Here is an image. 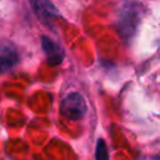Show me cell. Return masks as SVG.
<instances>
[{
  "label": "cell",
  "instance_id": "6da1fadb",
  "mask_svg": "<svg viewBox=\"0 0 160 160\" xmlns=\"http://www.w3.org/2000/svg\"><path fill=\"white\" fill-rule=\"evenodd\" d=\"M141 5L134 1L124 2L120 8L118 30L124 40L131 39L138 29V25L141 19Z\"/></svg>",
  "mask_w": 160,
  "mask_h": 160
},
{
  "label": "cell",
  "instance_id": "7a4b0ae2",
  "mask_svg": "<svg viewBox=\"0 0 160 160\" xmlns=\"http://www.w3.org/2000/svg\"><path fill=\"white\" fill-rule=\"evenodd\" d=\"M60 111L70 120H80L86 112V101L81 94L71 92L62 99Z\"/></svg>",
  "mask_w": 160,
  "mask_h": 160
},
{
  "label": "cell",
  "instance_id": "3957f363",
  "mask_svg": "<svg viewBox=\"0 0 160 160\" xmlns=\"http://www.w3.org/2000/svg\"><path fill=\"white\" fill-rule=\"evenodd\" d=\"M29 2L32 11L42 24L50 25L56 18L60 16L59 10L51 2V0H29Z\"/></svg>",
  "mask_w": 160,
  "mask_h": 160
},
{
  "label": "cell",
  "instance_id": "277c9868",
  "mask_svg": "<svg viewBox=\"0 0 160 160\" xmlns=\"http://www.w3.org/2000/svg\"><path fill=\"white\" fill-rule=\"evenodd\" d=\"M19 52L14 44L0 40V74L8 72L19 62Z\"/></svg>",
  "mask_w": 160,
  "mask_h": 160
},
{
  "label": "cell",
  "instance_id": "5b68a950",
  "mask_svg": "<svg viewBox=\"0 0 160 160\" xmlns=\"http://www.w3.org/2000/svg\"><path fill=\"white\" fill-rule=\"evenodd\" d=\"M41 45L46 55V60L51 66H56L61 64L64 59V50L58 42H55L48 36H41Z\"/></svg>",
  "mask_w": 160,
  "mask_h": 160
},
{
  "label": "cell",
  "instance_id": "8992f818",
  "mask_svg": "<svg viewBox=\"0 0 160 160\" xmlns=\"http://www.w3.org/2000/svg\"><path fill=\"white\" fill-rule=\"evenodd\" d=\"M95 156H96V160H109L108 148H106V144H105V141L102 139H99L98 140Z\"/></svg>",
  "mask_w": 160,
  "mask_h": 160
}]
</instances>
